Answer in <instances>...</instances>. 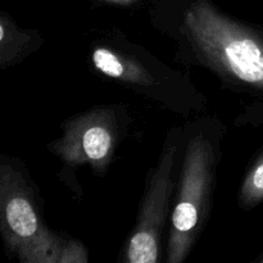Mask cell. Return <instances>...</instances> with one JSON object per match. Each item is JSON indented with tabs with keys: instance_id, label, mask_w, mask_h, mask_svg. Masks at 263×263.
Returning <instances> with one entry per match:
<instances>
[{
	"instance_id": "1",
	"label": "cell",
	"mask_w": 263,
	"mask_h": 263,
	"mask_svg": "<svg viewBox=\"0 0 263 263\" xmlns=\"http://www.w3.org/2000/svg\"><path fill=\"white\" fill-rule=\"evenodd\" d=\"M186 22L198 45L218 68L263 89V39L221 15L207 0L192 5Z\"/></svg>"
},
{
	"instance_id": "2",
	"label": "cell",
	"mask_w": 263,
	"mask_h": 263,
	"mask_svg": "<svg viewBox=\"0 0 263 263\" xmlns=\"http://www.w3.org/2000/svg\"><path fill=\"white\" fill-rule=\"evenodd\" d=\"M211 184V146L202 136L187 145L177 204L172 213L168 262L184 261L204 217L205 199Z\"/></svg>"
},
{
	"instance_id": "3",
	"label": "cell",
	"mask_w": 263,
	"mask_h": 263,
	"mask_svg": "<svg viewBox=\"0 0 263 263\" xmlns=\"http://www.w3.org/2000/svg\"><path fill=\"white\" fill-rule=\"evenodd\" d=\"M176 146L167 149L152 180L151 189L143 204L138 226L127 249L131 263H156L159 253V235L167 213L172 190L171 170Z\"/></svg>"
},
{
	"instance_id": "4",
	"label": "cell",
	"mask_w": 263,
	"mask_h": 263,
	"mask_svg": "<svg viewBox=\"0 0 263 263\" xmlns=\"http://www.w3.org/2000/svg\"><path fill=\"white\" fill-rule=\"evenodd\" d=\"M2 211L3 222L8 226L15 239L28 243L30 239L40 234V221L30 198L14 186L7 187L3 185Z\"/></svg>"
},
{
	"instance_id": "5",
	"label": "cell",
	"mask_w": 263,
	"mask_h": 263,
	"mask_svg": "<svg viewBox=\"0 0 263 263\" xmlns=\"http://www.w3.org/2000/svg\"><path fill=\"white\" fill-rule=\"evenodd\" d=\"M113 139L107 127L92 125L85 130L81 138V148L85 157L92 162H102L112 149Z\"/></svg>"
},
{
	"instance_id": "6",
	"label": "cell",
	"mask_w": 263,
	"mask_h": 263,
	"mask_svg": "<svg viewBox=\"0 0 263 263\" xmlns=\"http://www.w3.org/2000/svg\"><path fill=\"white\" fill-rule=\"evenodd\" d=\"M263 199V156L254 164L241 187L240 200L246 207H253Z\"/></svg>"
},
{
	"instance_id": "7",
	"label": "cell",
	"mask_w": 263,
	"mask_h": 263,
	"mask_svg": "<svg viewBox=\"0 0 263 263\" xmlns=\"http://www.w3.org/2000/svg\"><path fill=\"white\" fill-rule=\"evenodd\" d=\"M105 2L117 3V4H128V3H133L135 2V0H105Z\"/></svg>"
},
{
	"instance_id": "8",
	"label": "cell",
	"mask_w": 263,
	"mask_h": 263,
	"mask_svg": "<svg viewBox=\"0 0 263 263\" xmlns=\"http://www.w3.org/2000/svg\"><path fill=\"white\" fill-rule=\"evenodd\" d=\"M262 262H263V259H262Z\"/></svg>"
}]
</instances>
